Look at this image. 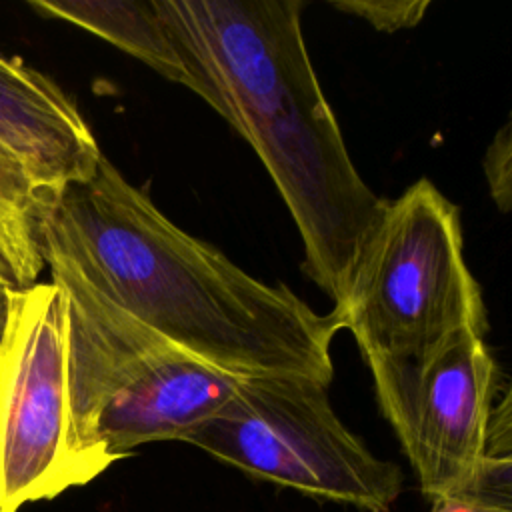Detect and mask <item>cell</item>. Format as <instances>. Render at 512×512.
Wrapping results in <instances>:
<instances>
[{
	"instance_id": "1",
	"label": "cell",
	"mask_w": 512,
	"mask_h": 512,
	"mask_svg": "<svg viewBox=\"0 0 512 512\" xmlns=\"http://www.w3.org/2000/svg\"><path fill=\"white\" fill-rule=\"evenodd\" d=\"M40 244L46 268L72 274L218 370L332 382L330 316L186 234L106 156L92 178L42 206Z\"/></svg>"
},
{
	"instance_id": "2",
	"label": "cell",
	"mask_w": 512,
	"mask_h": 512,
	"mask_svg": "<svg viewBox=\"0 0 512 512\" xmlns=\"http://www.w3.org/2000/svg\"><path fill=\"white\" fill-rule=\"evenodd\" d=\"M250 142L304 244L302 268L336 304L386 200L358 174L306 50L300 0H158Z\"/></svg>"
},
{
	"instance_id": "3",
	"label": "cell",
	"mask_w": 512,
	"mask_h": 512,
	"mask_svg": "<svg viewBox=\"0 0 512 512\" xmlns=\"http://www.w3.org/2000/svg\"><path fill=\"white\" fill-rule=\"evenodd\" d=\"M68 398L76 446L100 476L134 448L182 440L232 396L238 376L188 354L64 270Z\"/></svg>"
},
{
	"instance_id": "4",
	"label": "cell",
	"mask_w": 512,
	"mask_h": 512,
	"mask_svg": "<svg viewBox=\"0 0 512 512\" xmlns=\"http://www.w3.org/2000/svg\"><path fill=\"white\" fill-rule=\"evenodd\" d=\"M328 316L366 360L420 356L462 328L486 332L460 212L428 178L386 200Z\"/></svg>"
},
{
	"instance_id": "5",
	"label": "cell",
	"mask_w": 512,
	"mask_h": 512,
	"mask_svg": "<svg viewBox=\"0 0 512 512\" xmlns=\"http://www.w3.org/2000/svg\"><path fill=\"white\" fill-rule=\"evenodd\" d=\"M326 388L302 374H240L228 402L184 442L248 476L388 512L402 494V470L342 424Z\"/></svg>"
},
{
	"instance_id": "6",
	"label": "cell",
	"mask_w": 512,
	"mask_h": 512,
	"mask_svg": "<svg viewBox=\"0 0 512 512\" xmlns=\"http://www.w3.org/2000/svg\"><path fill=\"white\" fill-rule=\"evenodd\" d=\"M66 336V300L56 284L12 290L0 344V512L96 478L72 430Z\"/></svg>"
},
{
	"instance_id": "7",
	"label": "cell",
	"mask_w": 512,
	"mask_h": 512,
	"mask_svg": "<svg viewBox=\"0 0 512 512\" xmlns=\"http://www.w3.org/2000/svg\"><path fill=\"white\" fill-rule=\"evenodd\" d=\"M384 418L430 500L476 484L498 388L484 334L462 328L412 358L366 360Z\"/></svg>"
},
{
	"instance_id": "8",
	"label": "cell",
	"mask_w": 512,
	"mask_h": 512,
	"mask_svg": "<svg viewBox=\"0 0 512 512\" xmlns=\"http://www.w3.org/2000/svg\"><path fill=\"white\" fill-rule=\"evenodd\" d=\"M0 144L52 200L94 176L100 146L70 94L20 58L0 54Z\"/></svg>"
},
{
	"instance_id": "9",
	"label": "cell",
	"mask_w": 512,
	"mask_h": 512,
	"mask_svg": "<svg viewBox=\"0 0 512 512\" xmlns=\"http://www.w3.org/2000/svg\"><path fill=\"white\" fill-rule=\"evenodd\" d=\"M28 6L46 18L70 22L104 38L164 78L190 88L216 112L220 110L214 88L170 26L158 0H30Z\"/></svg>"
},
{
	"instance_id": "10",
	"label": "cell",
	"mask_w": 512,
	"mask_h": 512,
	"mask_svg": "<svg viewBox=\"0 0 512 512\" xmlns=\"http://www.w3.org/2000/svg\"><path fill=\"white\" fill-rule=\"evenodd\" d=\"M46 202L18 158L0 144V280L12 290L34 286L46 268L40 244Z\"/></svg>"
},
{
	"instance_id": "11",
	"label": "cell",
	"mask_w": 512,
	"mask_h": 512,
	"mask_svg": "<svg viewBox=\"0 0 512 512\" xmlns=\"http://www.w3.org/2000/svg\"><path fill=\"white\" fill-rule=\"evenodd\" d=\"M512 458L484 456L472 488L432 500V512H512Z\"/></svg>"
},
{
	"instance_id": "12",
	"label": "cell",
	"mask_w": 512,
	"mask_h": 512,
	"mask_svg": "<svg viewBox=\"0 0 512 512\" xmlns=\"http://www.w3.org/2000/svg\"><path fill=\"white\" fill-rule=\"evenodd\" d=\"M330 4L336 10L370 22L382 32L412 28L430 8V0H332Z\"/></svg>"
},
{
	"instance_id": "13",
	"label": "cell",
	"mask_w": 512,
	"mask_h": 512,
	"mask_svg": "<svg viewBox=\"0 0 512 512\" xmlns=\"http://www.w3.org/2000/svg\"><path fill=\"white\" fill-rule=\"evenodd\" d=\"M484 174L490 196L502 212L510 210L512 202V138L506 122L484 154Z\"/></svg>"
},
{
	"instance_id": "14",
	"label": "cell",
	"mask_w": 512,
	"mask_h": 512,
	"mask_svg": "<svg viewBox=\"0 0 512 512\" xmlns=\"http://www.w3.org/2000/svg\"><path fill=\"white\" fill-rule=\"evenodd\" d=\"M10 306H12V288L0 280V344H2V338H4V332L8 326Z\"/></svg>"
}]
</instances>
